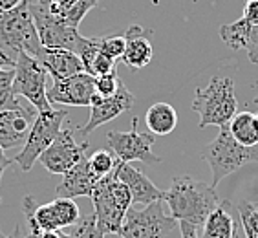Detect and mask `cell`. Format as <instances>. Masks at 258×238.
Segmentation results:
<instances>
[{
  "label": "cell",
  "mask_w": 258,
  "mask_h": 238,
  "mask_svg": "<svg viewBox=\"0 0 258 238\" xmlns=\"http://www.w3.org/2000/svg\"><path fill=\"white\" fill-rule=\"evenodd\" d=\"M10 165H13V159L8 158V156H6V150L0 147V180H2V176H4V170L8 169Z\"/></svg>",
  "instance_id": "34"
},
{
  "label": "cell",
  "mask_w": 258,
  "mask_h": 238,
  "mask_svg": "<svg viewBox=\"0 0 258 238\" xmlns=\"http://www.w3.org/2000/svg\"><path fill=\"white\" fill-rule=\"evenodd\" d=\"M70 238H104V233L97 225V220H95V214H86V216H81L77 222L68 227Z\"/></svg>",
  "instance_id": "27"
},
{
  "label": "cell",
  "mask_w": 258,
  "mask_h": 238,
  "mask_svg": "<svg viewBox=\"0 0 258 238\" xmlns=\"http://www.w3.org/2000/svg\"><path fill=\"white\" fill-rule=\"evenodd\" d=\"M88 163L92 172L101 180L104 176H108L115 169L117 158H115V154L112 150H95L92 156H88Z\"/></svg>",
  "instance_id": "28"
},
{
  "label": "cell",
  "mask_w": 258,
  "mask_h": 238,
  "mask_svg": "<svg viewBox=\"0 0 258 238\" xmlns=\"http://www.w3.org/2000/svg\"><path fill=\"white\" fill-rule=\"evenodd\" d=\"M97 182H99V178L92 172L88 156H85L79 163L74 165L68 172L62 174V180L57 185L55 193L59 198H79V196H88L90 198Z\"/></svg>",
  "instance_id": "17"
},
{
  "label": "cell",
  "mask_w": 258,
  "mask_h": 238,
  "mask_svg": "<svg viewBox=\"0 0 258 238\" xmlns=\"http://www.w3.org/2000/svg\"><path fill=\"white\" fill-rule=\"evenodd\" d=\"M31 17H33L35 28L39 33V39L46 48H64L74 51L77 50V42L81 39L79 28L68 24L62 17L50 10L48 2L44 0H28Z\"/></svg>",
  "instance_id": "7"
},
{
  "label": "cell",
  "mask_w": 258,
  "mask_h": 238,
  "mask_svg": "<svg viewBox=\"0 0 258 238\" xmlns=\"http://www.w3.org/2000/svg\"><path fill=\"white\" fill-rule=\"evenodd\" d=\"M202 159L211 167L213 172L211 185L216 187L225 176L236 172L243 165L258 163V145L245 147L238 143L231 134L229 125H225L220 127V134L204 149Z\"/></svg>",
  "instance_id": "3"
},
{
  "label": "cell",
  "mask_w": 258,
  "mask_h": 238,
  "mask_svg": "<svg viewBox=\"0 0 258 238\" xmlns=\"http://www.w3.org/2000/svg\"><path fill=\"white\" fill-rule=\"evenodd\" d=\"M15 77H13V92L19 97H24L37 112L53 108V104L48 101V88H46V77L48 72L39 63L37 57L28 53H19L15 61Z\"/></svg>",
  "instance_id": "8"
},
{
  "label": "cell",
  "mask_w": 258,
  "mask_h": 238,
  "mask_svg": "<svg viewBox=\"0 0 258 238\" xmlns=\"http://www.w3.org/2000/svg\"><path fill=\"white\" fill-rule=\"evenodd\" d=\"M220 37L231 50H243L249 61L258 65V24H247L243 19L220 28Z\"/></svg>",
  "instance_id": "18"
},
{
  "label": "cell",
  "mask_w": 258,
  "mask_h": 238,
  "mask_svg": "<svg viewBox=\"0 0 258 238\" xmlns=\"http://www.w3.org/2000/svg\"><path fill=\"white\" fill-rule=\"evenodd\" d=\"M22 209H24V214L31 216L33 222L46 231L68 229L81 218L79 205L75 204L74 198H59L57 196L50 204L37 205L33 196H24Z\"/></svg>",
  "instance_id": "11"
},
{
  "label": "cell",
  "mask_w": 258,
  "mask_h": 238,
  "mask_svg": "<svg viewBox=\"0 0 258 238\" xmlns=\"http://www.w3.org/2000/svg\"><path fill=\"white\" fill-rule=\"evenodd\" d=\"M231 202H220V205L204 222V233L200 238H234L238 234V223L229 213Z\"/></svg>",
  "instance_id": "21"
},
{
  "label": "cell",
  "mask_w": 258,
  "mask_h": 238,
  "mask_svg": "<svg viewBox=\"0 0 258 238\" xmlns=\"http://www.w3.org/2000/svg\"><path fill=\"white\" fill-rule=\"evenodd\" d=\"M123 35L126 39V46H124V53L121 61L132 70H141L149 66L152 55H154L152 42H150L152 31L145 30L139 24H132Z\"/></svg>",
  "instance_id": "19"
},
{
  "label": "cell",
  "mask_w": 258,
  "mask_h": 238,
  "mask_svg": "<svg viewBox=\"0 0 258 238\" xmlns=\"http://www.w3.org/2000/svg\"><path fill=\"white\" fill-rule=\"evenodd\" d=\"M176 222L170 214H165L161 200L152 202L145 209L126 211V216L121 225V238H167L174 231Z\"/></svg>",
  "instance_id": "9"
},
{
  "label": "cell",
  "mask_w": 258,
  "mask_h": 238,
  "mask_svg": "<svg viewBox=\"0 0 258 238\" xmlns=\"http://www.w3.org/2000/svg\"><path fill=\"white\" fill-rule=\"evenodd\" d=\"M90 198L101 231L104 234H119L126 211L132 207V194L119 180L115 169L95 184Z\"/></svg>",
  "instance_id": "2"
},
{
  "label": "cell",
  "mask_w": 258,
  "mask_h": 238,
  "mask_svg": "<svg viewBox=\"0 0 258 238\" xmlns=\"http://www.w3.org/2000/svg\"><path fill=\"white\" fill-rule=\"evenodd\" d=\"M66 117H68L66 108H50L44 112H37L30 134L26 138V143L22 145V150L15 156L13 163L19 165L24 172L33 169L35 161H39L40 154L59 136Z\"/></svg>",
  "instance_id": "6"
},
{
  "label": "cell",
  "mask_w": 258,
  "mask_h": 238,
  "mask_svg": "<svg viewBox=\"0 0 258 238\" xmlns=\"http://www.w3.org/2000/svg\"><path fill=\"white\" fill-rule=\"evenodd\" d=\"M132 106H134V95L126 90L123 81H121L119 88H117V92L114 95H110V97L94 95V99L90 103V117L86 121V125H83L79 129V136L83 138V141H86L88 136L97 127L108 123V121H112L115 117H119L123 112L130 110Z\"/></svg>",
  "instance_id": "13"
},
{
  "label": "cell",
  "mask_w": 258,
  "mask_h": 238,
  "mask_svg": "<svg viewBox=\"0 0 258 238\" xmlns=\"http://www.w3.org/2000/svg\"><path fill=\"white\" fill-rule=\"evenodd\" d=\"M26 238H30V234H28V236H26Z\"/></svg>",
  "instance_id": "39"
},
{
  "label": "cell",
  "mask_w": 258,
  "mask_h": 238,
  "mask_svg": "<svg viewBox=\"0 0 258 238\" xmlns=\"http://www.w3.org/2000/svg\"><path fill=\"white\" fill-rule=\"evenodd\" d=\"M90 143L88 139L86 141H81L77 143L74 136V130L62 129L59 132V136L53 139V143L40 154L39 161L42 163L48 172L51 174H62L68 172L74 165H77L81 159L88 156Z\"/></svg>",
  "instance_id": "12"
},
{
  "label": "cell",
  "mask_w": 258,
  "mask_h": 238,
  "mask_svg": "<svg viewBox=\"0 0 258 238\" xmlns=\"http://www.w3.org/2000/svg\"><path fill=\"white\" fill-rule=\"evenodd\" d=\"M37 59L46 68L48 75H51L53 83L85 72V66L81 63L79 55L64 50V48H46L44 46L40 53L37 55Z\"/></svg>",
  "instance_id": "20"
},
{
  "label": "cell",
  "mask_w": 258,
  "mask_h": 238,
  "mask_svg": "<svg viewBox=\"0 0 258 238\" xmlns=\"http://www.w3.org/2000/svg\"><path fill=\"white\" fill-rule=\"evenodd\" d=\"M147 127L154 136L170 134L178 125V114L172 104L169 103H154L145 114Z\"/></svg>",
  "instance_id": "22"
},
{
  "label": "cell",
  "mask_w": 258,
  "mask_h": 238,
  "mask_svg": "<svg viewBox=\"0 0 258 238\" xmlns=\"http://www.w3.org/2000/svg\"><path fill=\"white\" fill-rule=\"evenodd\" d=\"M234 238H238V234H236V236H234Z\"/></svg>",
  "instance_id": "40"
},
{
  "label": "cell",
  "mask_w": 258,
  "mask_h": 238,
  "mask_svg": "<svg viewBox=\"0 0 258 238\" xmlns=\"http://www.w3.org/2000/svg\"><path fill=\"white\" fill-rule=\"evenodd\" d=\"M115 172H117L121 182L128 187L130 194H132V204L149 205V204H152V202L163 200L165 191H159L141 170L132 167V163H124V161L117 159Z\"/></svg>",
  "instance_id": "16"
},
{
  "label": "cell",
  "mask_w": 258,
  "mask_h": 238,
  "mask_svg": "<svg viewBox=\"0 0 258 238\" xmlns=\"http://www.w3.org/2000/svg\"><path fill=\"white\" fill-rule=\"evenodd\" d=\"M99 0H62L60 4H55V6H50V10L53 13H57L59 17L72 24L74 28H79L81 20L85 19L86 13L90 10H94L95 6H97Z\"/></svg>",
  "instance_id": "24"
},
{
  "label": "cell",
  "mask_w": 258,
  "mask_h": 238,
  "mask_svg": "<svg viewBox=\"0 0 258 238\" xmlns=\"http://www.w3.org/2000/svg\"><path fill=\"white\" fill-rule=\"evenodd\" d=\"M179 231H181V238H200L198 227L189 222H179Z\"/></svg>",
  "instance_id": "33"
},
{
  "label": "cell",
  "mask_w": 258,
  "mask_h": 238,
  "mask_svg": "<svg viewBox=\"0 0 258 238\" xmlns=\"http://www.w3.org/2000/svg\"><path fill=\"white\" fill-rule=\"evenodd\" d=\"M15 66V61H11L8 55L2 51V48H0V68H13Z\"/></svg>",
  "instance_id": "35"
},
{
  "label": "cell",
  "mask_w": 258,
  "mask_h": 238,
  "mask_svg": "<svg viewBox=\"0 0 258 238\" xmlns=\"http://www.w3.org/2000/svg\"><path fill=\"white\" fill-rule=\"evenodd\" d=\"M242 19L247 24H258V0H247V4L243 8Z\"/></svg>",
  "instance_id": "32"
},
{
  "label": "cell",
  "mask_w": 258,
  "mask_h": 238,
  "mask_svg": "<svg viewBox=\"0 0 258 238\" xmlns=\"http://www.w3.org/2000/svg\"><path fill=\"white\" fill-rule=\"evenodd\" d=\"M13 77L15 68H0V110L17 108L20 106L19 95L13 92Z\"/></svg>",
  "instance_id": "25"
},
{
  "label": "cell",
  "mask_w": 258,
  "mask_h": 238,
  "mask_svg": "<svg viewBox=\"0 0 258 238\" xmlns=\"http://www.w3.org/2000/svg\"><path fill=\"white\" fill-rule=\"evenodd\" d=\"M121 81L123 79H121L115 72L95 77V95H99V97H110V95H114L115 92H117V88H119Z\"/></svg>",
  "instance_id": "29"
},
{
  "label": "cell",
  "mask_w": 258,
  "mask_h": 238,
  "mask_svg": "<svg viewBox=\"0 0 258 238\" xmlns=\"http://www.w3.org/2000/svg\"><path fill=\"white\" fill-rule=\"evenodd\" d=\"M229 130L238 143L245 147L258 145V119L251 112H236L229 121Z\"/></svg>",
  "instance_id": "23"
},
{
  "label": "cell",
  "mask_w": 258,
  "mask_h": 238,
  "mask_svg": "<svg viewBox=\"0 0 258 238\" xmlns=\"http://www.w3.org/2000/svg\"><path fill=\"white\" fill-rule=\"evenodd\" d=\"M170 216L178 222H189L202 227L207 216L220 205V198L213 185L204 184L190 176H178L165 191Z\"/></svg>",
  "instance_id": "1"
},
{
  "label": "cell",
  "mask_w": 258,
  "mask_h": 238,
  "mask_svg": "<svg viewBox=\"0 0 258 238\" xmlns=\"http://www.w3.org/2000/svg\"><path fill=\"white\" fill-rule=\"evenodd\" d=\"M51 104L64 106H90L95 95V77L81 72L62 81H55L46 92Z\"/></svg>",
  "instance_id": "14"
},
{
  "label": "cell",
  "mask_w": 258,
  "mask_h": 238,
  "mask_svg": "<svg viewBox=\"0 0 258 238\" xmlns=\"http://www.w3.org/2000/svg\"><path fill=\"white\" fill-rule=\"evenodd\" d=\"M0 48L11 61H17L19 53L37 57L44 48L35 28L28 0L20 2L13 10L4 11L0 17Z\"/></svg>",
  "instance_id": "5"
},
{
  "label": "cell",
  "mask_w": 258,
  "mask_h": 238,
  "mask_svg": "<svg viewBox=\"0 0 258 238\" xmlns=\"http://www.w3.org/2000/svg\"><path fill=\"white\" fill-rule=\"evenodd\" d=\"M0 238H15V236H10V234H6L2 229H0Z\"/></svg>",
  "instance_id": "36"
},
{
  "label": "cell",
  "mask_w": 258,
  "mask_h": 238,
  "mask_svg": "<svg viewBox=\"0 0 258 238\" xmlns=\"http://www.w3.org/2000/svg\"><path fill=\"white\" fill-rule=\"evenodd\" d=\"M35 115L28 106L0 110V147L4 150L15 149L26 143Z\"/></svg>",
  "instance_id": "15"
},
{
  "label": "cell",
  "mask_w": 258,
  "mask_h": 238,
  "mask_svg": "<svg viewBox=\"0 0 258 238\" xmlns=\"http://www.w3.org/2000/svg\"><path fill=\"white\" fill-rule=\"evenodd\" d=\"M106 141H108V149L115 154V158L124 163H132V161H143L147 165L161 163V158L152 152L156 136L152 132H139L138 117H132V130L128 132L112 130L106 134Z\"/></svg>",
  "instance_id": "10"
},
{
  "label": "cell",
  "mask_w": 258,
  "mask_h": 238,
  "mask_svg": "<svg viewBox=\"0 0 258 238\" xmlns=\"http://www.w3.org/2000/svg\"><path fill=\"white\" fill-rule=\"evenodd\" d=\"M253 103H254V104H258V95H256V97H254V101H253Z\"/></svg>",
  "instance_id": "37"
},
{
  "label": "cell",
  "mask_w": 258,
  "mask_h": 238,
  "mask_svg": "<svg viewBox=\"0 0 258 238\" xmlns=\"http://www.w3.org/2000/svg\"><path fill=\"white\" fill-rule=\"evenodd\" d=\"M256 119H258V115H256Z\"/></svg>",
  "instance_id": "41"
},
{
  "label": "cell",
  "mask_w": 258,
  "mask_h": 238,
  "mask_svg": "<svg viewBox=\"0 0 258 238\" xmlns=\"http://www.w3.org/2000/svg\"><path fill=\"white\" fill-rule=\"evenodd\" d=\"M115 63H117V61H114L112 57H108V55L103 53V50H101L99 53H97V57L94 59V63H92V66H90L88 74L94 75V77L112 74V72H115Z\"/></svg>",
  "instance_id": "31"
},
{
  "label": "cell",
  "mask_w": 258,
  "mask_h": 238,
  "mask_svg": "<svg viewBox=\"0 0 258 238\" xmlns=\"http://www.w3.org/2000/svg\"><path fill=\"white\" fill-rule=\"evenodd\" d=\"M2 15H4V10H0V17H2Z\"/></svg>",
  "instance_id": "38"
},
{
  "label": "cell",
  "mask_w": 258,
  "mask_h": 238,
  "mask_svg": "<svg viewBox=\"0 0 258 238\" xmlns=\"http://www.w3.org/2000/svg\"><path fill=\"white\" fill-rule=\"evenodd\" d=\"M240 214V222L245 231V238H258V204L253 202H238L234 205Z\"/></svg>",
  "instance_id": "26"
},
{
  "label": "cell",
  "mask_w": 258,
  "mask_h": 238,
  "mask_svg": "<svg viewBox=\"0 0 258 238\" xmlns=\"http://www.w3.org/2000/svg\"><path fill=\"white\" fill-rule=\"evenodd\" d=\"M124 46H126V39L124 35H110V37H103V44L101 50L114 61L121 59L124 53Z\"/></svg>",
  "instance_id": "30"
},
{
  "label": "cell",
  "mask_w": 258,
  "mask_h": 238,
  "mask_svg": "<svg viewBox=\"0 0 258 238\" xmlns=\"http://www.w3.org/2000/svg\"><path fill=\"white\" fill-rule=\"evenodd\" d=\"M192 110L200 115V129H205L209 125H229L238 110L233 79L216 75L209 81V85L196 90Z\"/></svg>",
  "instance_id": "4"
}]
</instances>
